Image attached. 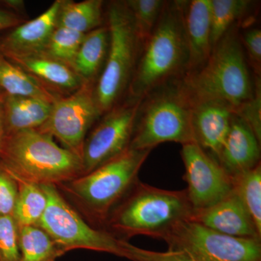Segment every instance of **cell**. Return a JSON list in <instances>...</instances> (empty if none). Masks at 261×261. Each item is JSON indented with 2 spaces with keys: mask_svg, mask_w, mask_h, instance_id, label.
Wrapping results in <instances>:
<instances>
[{
  "mask_svg": "<svg viewBox=\"0 0 261 261\" xmlns=\"http://www.w3.org/2000/svg\"><path fill=\"white\" fill-rule=\"evenodd\" d=\"M183 6L184 0L166 1L157 25L142 44L125 99L138 102L161 84L187 73Z\"/></svg>",
  "mask_w": 261,
  "mask_h": 261,
  "instance_id": "1",
  "label": "cell"
},
{
  "mask_svg": "<svg viewBox=\"0 0 261 261\" xmlns=\"http://www.w3.org/2000/svg\"><path fill=\"white\" fill-rule=\"evenodd\" d=\"M241 25H233L218 41L202 68L181 77L192 100L219 99L235 109L253 95L257 76L252 74L240 41Z\"/></svg>",
  "mask_w": 261,
  "mask_h": 261,
  "instance_id": "2",
  "label": "cell"
},
{
  "mask_svg": "<svg viewBox=\"0 0 261 261\" xmlns=\"http://www.w3.org/2000/svg\"><path fill=\"white\" fill-rule=\"evenodd\" d=\"M193 212L186 190H162L138 180L106 225L122 240L137 235L163 239L178 223L190 220Z\"/></svg>",
  "mask_w": 261,
  "mask_h": 261,
  "instance_id": "3",
  "label": "cell"
},
{
  "mask_svg": "<svg viewBox=\"0 0 261 261\" xmlns=\"http://www.w3.org/2000/svg\"><path fill=\"white\" fill-rule=\"evenodd\" d=\"M0 162L15 178L38 185L64 184L83 175L80 158L38 129L5 135Z\"/></svg>",
  "mask_w": 261,
  "mask_h": 261,
  "instance_id": "4",
  "label": "cell"
},
{
  "mask_svg": "<svg viewBox=\"0 0 261 261\" xmlns=\"http://www.w3.org/2000/svg\"><path fill=\"white\" fill-rule=\"evenodd\" d=\"M192 106L181 77L151 90L139 102L129 149L152 150L164 142H195Z\"/></svg>",
  "mask_w": 261,
  "mask_h": 261,
  "instance_id": "5",
  "label": "cell"
},
{
  "mask_svg": "<svg viewBox=\"0 0 261 261\" xmlns=\"http://www.w3.org/2000/svg\"><path fill=\"white\" fill-rule=\"evenodd\" d=\"M109 49L94 88L101 116L126 97L142 47L135 20L124 1H113L106 10Z\"/></svg>",
  "mask_w": 261,
  "mask_h": 261,
  "instance_id": "6",
  "label": "cell"
},
{
  "mask_svg": "<svg viewBox=\"0 0 261 261\" xmlns=\"http://www.w3.org/2000/svg\"><path fill=\"white\" fill-rule=\"evenodd\" d=\"M151 151L128 149L92 172L62 185L94 220L106 224L111 213L138 181L139 171Z\"/></svg>",
  "mask_w": 261,
  "mask_h": 261,
  "instance_id": "7",
  "label": "cell"
},
{
  "mask_svg": "<svg viewBox=\"0 0 261 261\" xmlns=\"http://www.w3.org/2000/svg\"><path fill=\"white\" fill-rule=\"evenodd\" d=\"M41 187L47 195L48 203L38 226L51 237L63 253L73 249H87L125 257L123 240L85 222L65 201L56 185Z\"/></svg>",
  "mask_w": 261,
  "mask_h": 261,
  "instance_id": "8",
  "label": "cell"
},
{
  "mask_svg": "<svg viewBox=\"0 0 261 261\" xmlns=\"http://www.w3.org/2000/svg\"><path fill=\"white\" fill-rule=\"evenodd\" d=\"M162 240L168 250L200 261H261V240L228 236L190 220L178 223Z\"/></svg>",
  "mask_w": 261,
  "mask_h": 261,
  "instance_id": "9",
  "label": "cell"
},
{
  "mask_svg": "<svg viewBox=\"0 0 261 261\" xmlns=\"http://www.w3.org/2000/svg\"><path fill=\"white\" fill-rule=\"evenodd\" d=\"M94 85L87 82L73 93L58 97L47 121L38 129L56 137L80 159L89 128L101 118L94 99Z\"/></svg>",
  "mask_w": 261,
  "mask_h": 261,
  "instance_id": "10",
  "label": "cell"
},
{
  "mask_svg": "<svg viewBox=\"0 0 261 261\" xmlns=\"http://www.w3.org/2000/svg\"><path fill=\"white\" fill-rule=\"evenodd\" d=\"M139 102L124 99L101 116L84 141L81 156L83 175L129 149Z\"/></svg>",
  "mask_w": 261,
  "mask_h": 261,
  "instance_id": "11",
  "label": "cell"
},
{
  "mask_svg": "<svg viewBox=\"0 0 261 261\" xmlns=\"http://www.w3.org/2000/svg\"><path fill=\"white\" fill-rule=\"evenodd\" d=\"M183 178L194 211L203 210L218 203L233 191L232 176L195 142L182 145Z\"/></svg>",
  "mask_w": 261,
  "mask_h": 261,
  "instance_id": "12",
  "label": "cell"
},
{
  "mask_svg": "<svg viewBox=\"0 0 261 261\" xmlns=\"http://www.w3.org/2000/svg\"><path fill=\"white\" fill-rule=\"evenodd\" d=\"M192 102L194 140L218 162L234 116V108L219 99H198Z\"/></svg>",
  "mask_w": 261,
  "mask_h": 261,
  "instance_id": "13",
  "label": "cell"
},
{
  "mask_svg": "<svg viewBox=\"0 0 261 261\" xmlns=\"http://www.w3.org/2000/svg\"><path fill=\"white\" fill-rule=\"evenodd\" d=\"M61 0H57L37 18L12 29L0 39V54L6 58L42 54L53 31Z\"/></svg>",
  "mask_w": 261,
  "mask_h": 261,
  "instance_id": "14",
  "label": "cell"
},
{
  "mask_svg": "<svg viewBox=\"0 0 261 261\" xmlns=\"http://www.w3.org/2000/svg\"><path fill=\"white\" fill-rule=\"evenodd\" d=\"M190 221L228 236L261 240V235L250 215L233 191L218 203L203 210L194 211Z\"/></svg>",
  "mask_w": 261,
  "mask_h": 261,
  "instance_id": "15",
  "label": "cell"
},
{
  "mask_svg": "<svg viewBox=\"0 0 261 261\" xmlns=\"http://www.w3.org/2000/svg\"><path fill=\"white\" fill-rule=\"evenodd\" d=\"M183 15L189 51L188 73L202 68L212 51L211 0H184Z\"/></svg>",
  "mask_w": 261,
  "mask_h": 261,
  "instance_id": "16",
  "label": "cell"
},
{
  "mask_svg": "<svg viewBox=\"0 0 261 261\" xmlns=\"http://www.w3.org/2000/svg\"><path fill=\"white\" fill-rule=\"evenodd\" d=\"M260 143L250 127L234 115L218 163L231 176L256 167L260 163Z\"/></svg>",
  "mask_w": 261,
  "mask_h": 261,
  "instance_id": "17",
  "label": "cell"
},
{
  "mask_svg": "<svg viewBox=\"0 0 261 261\" xmlns=\"http://www.w3.org/2000/svg\"><path fill=\"white\" fill-rule=\"evenodd\" d=\"M7 59L60 96L69 95L87 82L68 65L44 55Z\"/></svg>",
  "mask_w": 261,
  "mask_h": 261,
  "instance_id": "18",
  "label": "cell"
},
{
  "mask_svg": "<svg viewBox=\"0 0 261 261\" xmlns=\"http://www.w3.org/2000/svg\"><path fill=\"white\" fill-rule=\"evenodd\" d=\"M5 135L39 129L50 115L53 103L32 97L4 94L2 98Z\"/></svg>",
  "mask_w": 261,
  "mask_h": 261,
  "instance_id": "19",
  "label": "cell"
},
{
  "mask_svg": "<svg viewBox=\"0 0 261 261\" xmlns=\"http://www.w3.org/2000/svg\"><path fill=\"white\" fill-rule=\"evenodd\" d=\"M109 44V30L106 24L87 33L72 68L86 82L96 84L106 65Z\"/></svg>",
  "mask_w": 261,
  "mask_h": 261,
  "instance_id": "20",
  "label": "cell"
},
{
  "mask_svg": "<svg viewBox=\"0 0 261 261\" xmlns=\"http://www.w3.org/2000/svg\"><path fill=\"white\" fill-rule=\"evenodd\" d=\"M0 89L6 95L36 98L51 103L61 97L1 54Z\"/></svg>",
  "mask_w": 261,
  "mask_h": 261,
  "instance_id": "21",
  "label": "cell"
},
{
  "mask_svg": "<svg viewBox=\"0 0 261 261\" xmlns=\"http://www.w3.org/2000/svg\"><path fill=\"white\" fill-rule=\"evenodd\" d=\"M104 2L86 0L75 3L61 0L56 27L86 34L104 25Z\"/></svg>",
  "mask_w": 261,
  "mask_h": 261,
  "instance_id": "22",
  "label": "cell"
},
{
  "mask_svg": "<svg viewBox=\"0 0 261 261\" xmlns=\"http://www.w3.org/2000/svg\"><path fill=\"white\" fill-rule=\"evenodd\" d=\"M253 5L250 0H211L213 47L233 25L252 18L249 15Z\"/></svg>",
  "mask_w": 261,
  "mask_h": 261,
  "instance_id": "23",
  "label": "cell"
},
{
  "mask_svg": "<svg viewBox=\"0 0 261 261\" xmlns=\"http://www.w3.org/2000/svg\"><path fill=\"white\" fill-rule=\"evenodd\" d=\"M20 261H56L63 252L37 225L19 226Z\"/></svg>",
  "mask_w": 261,
  "mask_h": 261,
  "instance_id": "24",
  "label": "cell"
},
{
  "mask_svg": "<svg viewBox=\"0 0 261 261\" xmlns=\"http://www.w3.org/2000/svg\"><path fill=\"white\" fill-rule=\"evenodd\" d=\"M15 179L18 194L13 216L19 226H38L47 208V195L41 185Z\"/></svg>",
  "mask_w": 261,
  "mask_h": 261,
  "instance_id": "25",
  "label": "cell"
},
{
  "mask_svg": "<svg viewBox=\"0 0 261 261\" xmlns=\"http://www.w3.org/2000/svg\"><path fill=\"white\" fill-rule=\"evenodd\" d=\"M233 192L240 197L261 235V164L232 176Z\"/></svg>",
  "mask_w": 261,
  "mask_h": 261,
  "instance_id": "26",
  "label": "cell"
},
{
  "mask_svg": "<svg viewBox=\"0 0 261 261\" xmlns=\"http://www.w3.org/2000/svg\"><path fill=\"white\" fill-rule=\"evenodd\" d=\"M84 37L85 34L82 33L56 27L42 55L72 68Z\"/></svg>",
  "mask_w": 261,
  "mask_h": 261,
  "instance_id": "27",
  "label": "cell"
},
{
  "mask_svg": "<svg viewBox=\"0 0 261 261\" xmlns=\"http://www.w3.org/2000/svg\"><path fill=\"white\" fill-rule=\"evenodd\" d=\"M124 2L132 13L143 44L157 25L166 1L126 0Z\"/></svg>",
  "mask_w": 261,
  "mask_h": 261,
  "instance_id": "28",
  "label": "cell"
},
{
  "mask_svg": "<svg viewBox=\"0 0 261 261\" xmlns=\"http://www.w3.org/2000/svg\"><path fill=\"white\" fill-rule=\"evenodd\" d=\"M253 20V18L249 19L240 25V38L250 69L255 76L260 77L261 30L254 27Z\"/></svg>",
  "mask_w": 261,
  "mask_h": 261,
  "instance_id": "29",
  "label": "cell"
},
{
  "mask_svg": "<svg viewBox=\"0 0 261 261\" xmlns=\"http://www.w3.org/2000/svg\"><path fill=\"white\" fill-rule=\"evenodd\" d=\"M19 226L13 216H0V261H20Z\"/></svg>",
  "mask_w": 261,
  "mask_h": 261,
  "instance_id": "30",
  "label": "cell"
},
{
  "mask_svg": "<svg viewBox=\"0 0 261 261\" xmlns=\"http://www.w3.org/2000/svg\"><path fill=\"white\" fill-rule=\"evenodd\" d=\"M234 115L250 127L261 142V83L257 77L255 92L250 99L234 109Z\"/></svg>",
  "mask_w": 261,
  "mask_h": 261,
  "instance_id": "31",
  "label": "cell"
},
{
  "mask_svg": "<svg viewBox=\"0 0 261 261\" xmlns=\"http://www.w3.org/2000/svg\"><path fill=\"white\" fill-rule=\"evenodd\" d=\"M125 257L132 261H200L182 251L168 250L156 252L136 247L128 242L123 241Z\"/></svg>",
  "mask_w": 261,
  "mask_h": 261,
  "instance_id": "32",
  "label": "cell"
},
{
  "mask_svg": "<svg viewBox=\"0 0 261 261\" xmlns=\"http://www.w3.org/2000/svg\"><path fill=\"white\" fill-rule=\"evenodd\" d=\"M18 194V181L0 162V216H13Z\"/></svg>",
  "mask_w": 261,
  "mask_h": 261,
  "instance_id": "33",
  "label": "cell"
},
{
  "mask_svg": "<svg viewBox=\"0 0 261 261\" xmlns=\"http://www.w3.org/2000/svg\"><path fill=\"white\" fill-rule=\"evenodd\" d=\"M24 23L23 19L14 12L0 8V32L13 29Z\"/></svg>",
  "mask_w": 261,
  "mask_h": 261,
  "instance_id": "34",
  "label": "cell"
},
{
  "mask_svg": "<svg viewBox=\"0 0 261 261\" xmlns=\"http://www.w3.org/2000/svg\"><path fill=\"white\" fill-rule=\"evenodd\" d=\"M1 100L2 99H0V147H1L2 143H3L5 136L4 117H3V110Z\"/></svg>",
  "mask_w": 261,
  "mask_h": 261,
  "instance_id": "35",
  "label": "cell"
},
{
  "mask_svg": "<svg viewBox=\"0 0 261 261\" xmlns=\"http://www.w3.org/2000/svg\"><path fill=\"white\" fill-rule=\"evenodd\" d=\"M5 4L13 10H23L24 8V3L20 0H11V1H5Z\"/></svg>",
  "mask_w": 261,
  "mask_h": 261,
  "instance_id": "36",
  "label": "cell"
},
{
  "mask_svg": "<svg viewBox=\"0 0 261 261\" xmlns=\"http://www.w3.org/2000/svg\"><path fill=\"white\" fill-rule=\"evenodd\" d=\"M3 95H4V94H3V92H2L1 89H0V99H2V98H3Z\"/></svg>",
  "mask_w": 261,
  "mask_h": 261,
  "instance_id": "37",
  "label": "cell"
}]
</instances>
